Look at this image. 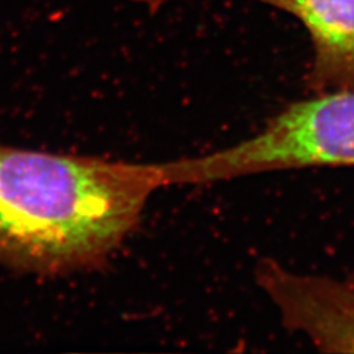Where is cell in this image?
<instances>
[{"label":"cell","instance_id":"7a4b0ae2","mask_svg":"<svg viewBox=\"0 0 354 354\" xmlns=\"http://www.w3.org/2000/svg\"><path fill=\"white\" fill-rule=\"evenodd\" d=\"M316 165H354V88L294 102L247 140L201 157L162 162L160 169L170 186Z\"/></svg>","mask_w":354,"mask_h":354},{"label":"cell","instance_id":"3957f363","mask_svg":"<svg viewBox=\"0 0 354 354\" xmlns=\"http://www.w3.org/2000/svg\"><path fill=\"white\" fill-rule=\"evenodd\" d=\"M257 282L288 329L303 332L322 351L354 353V285L295 273L274 260L259 263Z\"/></svg>","mask_w":354,"mask_h":354},{"label":"cell","instance_id":"6da1fadb","mask_svg":"<svg viewBox=\"0 0 354 354\" xmlns=\"http://www.w3.org/2000/svg\"><path fill=\"white\" fill-rule=\"evenodd\" d=\"M161 186L160 164L0 145V264L40 276L101 268Z\"/></svg>","mask_w":354,"mask_h":354},{"label":"cell","instance_id":"277c9868","mask_svg":"<svg viewBox=\"0 0 354 354\" xmlns=\"http://www.w3.org/2000/svg\"><path fill=\"white\" fill-rule=\"evenodd\" d=\"M151 10L173 0H131ZM295 17L313 43L307 84L316 92L354 88V0H257Z\"/></svg>","mask_w":354,"mask_h":354}]
</instances>
